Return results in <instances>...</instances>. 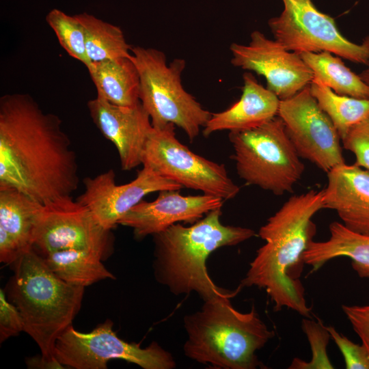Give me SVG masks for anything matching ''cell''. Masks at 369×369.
<instances>
[{"label":"cell","mask_w":369,"mask_h":369,"mask_svg":"<svg viewBox=\"0 0 369 369\" xmlns=\"http://www.w3.org/2000/svg\"><path fill=\"white\" fill-rule=\"evenodd\" d=\"M330 237L325 241H312L303 254L304 264L318 271L330 260L346 257L361 278L369 277V235L353 232L342 223L329 225Z\"/></svg>","instance_id":"20"},{"label":"cell","mask_w":369,"mask_h":369,"mask_svg":"<svg viewBox=\"0 0 369 369\" xmlns=\"http://www.w3.org/2000/svg\"><path fill=\"white\" fill-rule=\"evenodd\" d=\"M131 54L139 76V100L152 126L174 124L192 142L212 113L184 89L185 60L176 58L167 64L163 51L140 46H132Z\"/></svg>","instance_id":"6"},{"label":"cell","mask_w":369,"mask_h":369,"mask_svg":"<svg viewBox=\"0 0 369 369\" xmlns=\"http://www.w3.org/2000/svg\"><path fill=\"white\" fill-rule=\"evenodd\" d=\"M302 329L307 336L312 351V358L304 361L295 357L288 366L290 369H332L334 368L329 359L327 347L331 336L321 322L302 320Z\"/></svg>","instance_id":"27"},{"label":"cell","mask_w":369,"mask_h":369,"mask_svg":"<svg viewBox=\"0 0 369 369\" xmlns=\"http://www.w3.org/2000/svg\"><path fill=\"white\" fill-rule=\"evenodd\" d=\"M324 190L291 196L259 230L265 244L260 247L242 279L244 286L263 288L274 303L310 318L305 290L299 280L303 254L316 232L313 216L324 208Z\"/></svg>","instance_id":"2"},{"label":"cell","mask_w":369,"mask_h":369,"mask_svg":"<svg viewBox=\"0 0 369 369\" xmlns=\"http://www.w3.org/2000/svg\"><path fill=\"white\" fill-rule=\"evenodd\" d=\"M87 106L95 126L115 146L122 169L129 171L142 164L143 151L152 125L141 102L123 107L96 96Z\"/></svg>","instance_id":"16"},{"label":"cell","mask_w":369,"mask_h":369,"mask_svg":"<svg viewBox=\"0 0 369 369\" xmlns=\"http://www.w3.org/2000/svg\"><path fill=\"white\" fill-rule=\"evenodd\" d=\"M14 275L5 292L16 305L24 331L36 342L47 368H62L55 358L57 339L79 312L85 287L58 277L33 247L11 264Z\"/></svg>","instance_id":"4"},{"label":"cell","mask_w":369,"mask_h":369,"mask_svg":"<svg viewBox=\"0 0 369 369\" xmlns=\"http://www.w3.org/2000/svg\"><path fill=\"white\" fill-rule=\"evenodd\" d=\"M327 174L324 208L335 210L348 229L369 235V171L344 163Z\"/></svg>","instance_id":"17"},{"label":"cell","mask_w":369,"mask_h":369,"mask_svg":"<svg viewBox=\"0 0 369 369\" xmlns=\"http://www.w3.org/2000/svg\"><path fill=\"white\" fill-rule=\"evenodd\" d=\"M230 299L204 301L199 311L184 317V355L214 368L262 367L256 352L273 338L275 332L262 320L254 306L241 312L232 306Z\"/></svg>","instance_id":"5"},{"label":"cell","mask_w":369,"mask_h":369,"mask_svg":"<svg viewBox=\"0 0 369 369\" xmlns=\"http://www.w3.org/2000/svg\"><path fill=\"white\" fill-rule=\"evenodd\" d=\"M85 36L87 56L92 62L131 57V48L120 27L105 22L92 14H75Z\"/></svg>","instance_id":"24"},{"label":"cell","mask_w":369,"mask_h":369,"mask_svg":"<svg viewBox=\"0 0 369 369\" xmlns=\"http://www.w3.org/2000/svg\"><path fill=\"white\" fill-rule=\"evenodd\" d=\"M223 201L219 197L204 193L185 196L180 190H163L154 201L142 200L118 224L131 228L135 238L141 240L179 222L193 224L210 211L221 208Z\"/></svg>","instance_id":"15"},{"label":"cell","mask_w":369,"mask_h":369,"mask_svg":"<svg viewBox=\"0 0 369 369\" xmlns=\"http://www.w3.org/2000/svg\"><path fill=\"white\" fill-rule=\"evenodd\" d=\"M42 204L10 188L0 189V262L12 264L33 247L36 217Z\"/></svg>","instance_id":"19"},{"label":"cell","mask_w":369,"mask_h":369,"mask_svg":"<svg viewBox=\"0 0 369 369\" xmlns=\"http://www.w3.org/2000/svg\"><path fill=\"white\" fill-rule=\"evenodd\" d=\"M84 191L77 201L86 206L99 224L111 230L119 221L148 194L163 190H180L178 183L143 166L131 182L116 184L114 170L83 179Z\"/></svg>","instance_id":"14"},{"label":"cell","mask_w":369,"mask_h":369,"mask_svg":"<svg viewBox=\"0 0 369 369\" xmlns=\"http://www.w3.org/2000/svg\"><path fill=\"white\" fill-rule=\"evenodd\" d=\"M284 10L268 25L285 49L300 54L327 51L355 64L369 62V36L361 44L346 39L335 20L319 11L312 0H282Z\"/></svg>","instance_id":"10"},{"label":"cell","mask_w":369,"mask_h":369,"mask_svg":"<svg viewBox=\"0 0 369 369\" xmlns=\"http://www.w3.org/2000/svg\"><path fill=\"white\" fill-rule=\"evenodd\" d=\"M243 87L240 99L227 109L212 113L203 127V135L215 132L243 131L257 128L277 115L280 99L260 85L250 72L243 76Z\"/></svg>","instance_id":"18"},{"label":"cell","mask_w":369,"mask_h":369,"mask_svg":"<svg viewBox=\"0 0 369 369\" xmlns=\"http://www.w3.org/2000/svg\"><path fill=\"white\" fill-rule=\"evenodd\" d=\"M49 268L62 280L86 287L100 280L115 277L97 254L84 249H66L42 256Z\"/></svg>","instance_id":"22"},{"label":"cell","mask_w":369,"mask_h":369,"mask_svg":"<svg viewBox=\"0 0 369 369\" xmlns=\"http://www.w3.org/2000/svg\"><path fill=\"white\" fill-rule=\"evenodd\" d=\"M87 69L98 97L123 107H133L140 102L139 76L132 55L94 62Z\"/></svg>","instance_id":"21"},{"label":"cell","mask_w":369,"mask_h":369,"mask_svg":"<svg viewBox=\"0 0 369 369\" xmlns=\"http://www.w3.org/2000/svg\"><path fill=\"white\" fill-rule=\"evenodd\" d=\"M277 116L300 158L326 173L345 163L340 135L310 93V85L280 100Z\"/></svg>","instance_id":"12"},{"label":"cell","mask_w":369,"mask_h":369,"mask_svg":"<svg viewBox=\"0 0 369 369\" xmlns=\"http://www.w3.org/2000/svg\"><path fill=\"white\" fill-rule=\"evenodd\" d=\"M46 22L53 30L61 46L72 58L86 68L91 64L85 47L83 28L75 14L70 16L57 8L46 16Z\"/></svg>","instance_id":"26"},{"label":"cell","mask_w":369,"mask_h":369,"mask_svg":"<svg viewBox=\"0 0 369 369\" xmlns=\"http://www.w3.org/2000/svg\"><path fill=\"white\" fill-rule=\"evenodd\" d=\"M24 331L22 316L16 307L6 298L3 289L0 290V342Z\"/></svg>","instance_id":"30"},{"label":"cell","mask_w":369,"mask_h":369,"mask_svg":"<svg viewBox=\"0 0 369 369\" xmlns=\"http://www.w3.org/2000/svg\"><path fill=\"white\" fill-rule=\"evenodd\" d=\"M366 68L359 74L361 79L369 87V62L366 65Z\"/></svg>","instance_id":"32"},{"label":"cell","mask_w":369,"mask_h":369,"mask_svg":"<svg viewBox=\"0 0 369 369\" xmlns=\"http://www.w3.org/2000/svg\"><path fill=\"white\" fill-rule=\"evenodd\" d=\"M238 176L275 195L292 193L305 166L276 116L253 129L229 133Z\"/></svg>","instance_id":"7"},{"label":"cell","mask_w":369,"mask_h":369,"mask_svg":"<svg viewBox=\"0 0 369 369\" xmlns=\"http://www.w3.org/2000/svg\"><path fill=\"white\" fill-rule=\"evenodd\" d=\"M142 165L182 187L223 200L235 197L240 191L225 165L197 155L181 144L172 123L152 126L143 151Z\"/></svg>","instance_id":"8"},{"label":"cell","mask_w":369,"mask_h":369,"mask_svg":"<svg viewBox=\"0 0 369 369\" xmlns=\"http://www.w3.org/2000/svg\"><path fill=\"white\" fill-rule=\"evenodd\" d=\"M230 50L234 66L263 76L266 88L280 100L295 96L314 79L312 69L299 54L285 49L258 30L251 33L247 45L232 43Z\"/></svg>","instance_id":"13"},{"label":"cell","mask_w":369,"mask_h":369,"mask_svg":"<svg viewBox=\"0 0 369 369\" xmlns=\"http://www.w3.org/2000/svg\"><path fill=\"white\" fill-rule=\"evenodd\" d=\"M79 177L75 152L62 120L27 94L0 98V189L41 204L71 196Z\"/></svg>","instance_id":"1"},{"label":"cell","mask_w":369,"mask_h":369,"mask_svg":"<svg viewBox=\"0 0 369 369\" xmlns=\"http://www.w3.org/2000/svg\"><path fill=\"white\" fill-rule=\"evenodd\" d=\"M310 90L332 121L341 140L353 126L369 115V99L338 94L316 78L311 81Z\"/></svg>","instance_id":"25"},{"label":"cell","mask_w":369,"mask_h":369,"mask_svg":"<svg viewBox=\"0 0 369 369\" xmlns=\"http://www.w3.org/2000/svg\"><path fill=\"white\" fill-rule=\"evenodd\" d=\"M107 319L88 333L68 327L57 339L54 356L62 366L75 369H106L113 359H122L144 369H173V355L152 342L146 348L119 338Z\"/></svg>","instance_id":"9"},{"label":"cell","mask_w":369,"mask_h":369,"mask_svg":"<svg viewBox=\"0 0 369 369\" xmlns=\"http://www.w3.org/2000/svg\"><path fill=\"white\" fill-rule=\"evenodd\" d=\"M341 141L343 148L354 154V164L369 171V115L353 126Z\"/></svg>","instance_id":"28"},{"label":"cell","mask_w":369,"mask_h":369,"mask_svg":"<svg viewBox=\"0 0 369 369\" xmlns=\"http://www.w3.org/2000/svg\"><path fill=\"white\" fill-rule=\"evenodd\" d=\"M113 243L111 230L102 228L91 211L71 196L41 205L33 234V247L40 255L79 249L105 260L112 254Z\"/></svg>","instance_id":"11"},{"label":"cell","mask_w":369,"mask_h":369,"mask_svg":"<svg viewBox=\"0 0 369 369\" xmlns=\"http://www.w3.org/2000/svg\"><path fill=\"white\" fill-rule=\"evenodd\" d=\"M312 69L314 78L320 81L340 95L369 99V87L359 74L353 72L340 57L327 51L299 54Z\"/></svg>","instance_id":"23"},{"label":"cell","mask_w":369,"mask_h":369,"mask_svg":"<svg viewBox=\"0 0 369 369\" xmlns=\"http://www.w3.org/2000/svg\"><path fill=\"white\" fill-rule=\"evenodd\" d=\"M326 327L342 354L346 369H369V353L362 344L353 342L334 327Z\"/></svg>","instance_id":"29"},{"label":"cell","mask_w":369,"mask_h":369,"mask_svg":"<svg viewBox=\"0 0 369 369\" xmlns=\"http://www.w3.org/2000/svg\"><path fill=\"white\" fill-rule=\"evenodd\" d=\"M342 309L369 353V305H343Z\"/></svg>","instance_id":"31"},{"label":"cell","mask_w":369,"mask_h":369,"mask_svg":"<svg viewBox=\"0 0 369 369\" xmlns=\"http://www.w3.org/2000/svg\"><path fill=\"white\" fill-rule=\"evenodd\" d=\"M221 208L210 211L190 226L177 223L153 235V270L155 279L174 295L195 292L204 301L215 297L232 298L243 287L221 288L208 275L206 260L214 251L236 245L254 236L247 228L225 226Z\"/></svg>","instance_id":"3"}]
</instances>
